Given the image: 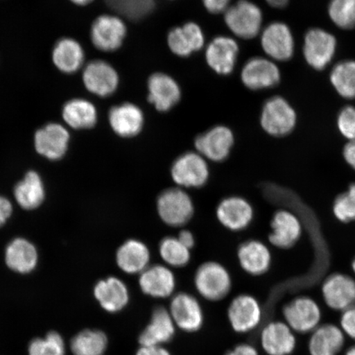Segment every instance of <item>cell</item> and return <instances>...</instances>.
Wrapping results in <instances>:
<instances>
[{"label":"cell","instance_id":"cell-1","mask_svg":"<svg viewBox=\"0 0 355 355\" xmlns=\"http://www.w3.org/2000/svg\"><path fill=\"white\" fill-rule=\"evenodd\" d=\"M193 282L199 295L211 302L224 300L232 288V275L225 266L217 261H207L200 265Z\"/></svg>","mask_w":355,"mask_h":355},{"label":"cell","instance_id":"cell-2","mask_svg":"<svg viewBox=\"0 0 355 355\" xmlns=\"http://www.w3.org/2000/svg\"><path fill=\"white\" fill-rule=\"evenodd\" d=\"M157 209L163 223L171 227H183L193 218L195 208L190 195L185 189L170 188L159 193Z\"/></svg>","mask_w":355,"mask_h":355},{"label":"cell","instance_id":"cell-3","mask_svg":"<svg viewBox=\"0 0 355 355\" xmlns=\"http://www.w3.org/2000/svg\"><path fill=\"white\" fill-rule=\"evenodd\" d=\"M171 175L177 187L199 189L209 180L210 168L202 155L188 152L180 155L172 164Z\"/></svg>","mask_w":355,"mask_h":355},{"label":"cell","instance_id":"cell-4","mask_svg":"<svg viewBox=\"0 0 355 355\" xmlns=\"http://www.w3.org/2000/svg\"><path fill=\"white\" fill-rule=\"evenodd\" d=\"M225 22L236 37L250 40L260 33L263 12L250 0H239L225 12Z\"/></svg>","mask_w":355,"mask_h":355},{"label":"cell","instance_id":"cell-5","mask_svg":"<svg viewBox=\"0 0 355 355\" xmlns=\"http://www.w3.org/2000/svg\"><path fill=\"white\" fill-rule=\"evenodd\" d=\"M260 122L261 128L268 135L282 137L294 130L297 115L285 98L274 96L265 102L261 110Z\"/></svg>","mask_w":355,"mask_h":355},{"label":"cell","instance_id":"cell-6","mask_svg":"<svg viewBox=\"0 0 355 355\" xmlns=\"http://www.w3.org/2000/svg\"><path fill=\"white\" fill-rule=\"evenodd\" d=\"M127 35V26L121 17L102 15L93 21L91 41L97 50L111 53L123 46Z\"/></svg>","mask_w":355,"mask_h":355},{"label":"cell","instance_id":"cell-7","mask_svg":"<svg viewBox=\"0 0 355 355\" xmlns=\"http://www.w3.org/2000/svg\"><path fill=\"white\" fill-rule=\"evenodd\" d=\"M70 139L68 128L59 123H48L35 131L34 148L44 158L60 161L68 152Z\"/></svg>","mask_w":355,"mask_h":355},{"label":"cell","instance_id":"cell-8","mask_svg":"<svg viewBox=\"0 0 355 355\" xmlns=\"http://www.w3.org/2000/svg\"><path fill=\"white\" fill-rule=\"evenodd\" d=\"M168 310L178 329L187 333L202 329L205 317L201 304L193 295L185 292L175 294Z\"/></svg>","mask_w":355,"mask_h":355},{"label":"cell","instance_id":"cell-9","mask_svg":"<svg viewBox=\"0 0 355 355\" xmlns=\"http://www.w3.org/2000/svg\"><path fill=\"white\" fill-rule=\"evenodd\" d=\"M230 327L239 334L254 331L263 319V309L255 297L239 295L232 301L227 310Z\"/></svg>","mask_w":355,"mask_h":355},{"label":"cell","instance_id":"cell-10","mask_svg":"<svg viewBox=\"0 0 355 355\" xmlns=\"http://www.w3.org/2000/svg\"><path fill=\"white\" fill-rule=\"evenodd\" d=\"M234 144V133L230 128L217 125L198 135L194 141L197 153L207 161L222 162L230 157Z\"/></svg>","mask_w":355,"mask_h":355},{"label":"cell","instance_id":"cell-11","mask_svg":"<svg viewBox=\"0 0 355 355\" xmlns=\"http://www.w3.org/2000/svg\"><path fill=\"white\" fill-rule=\"evenodd\" d=\"M82 79L92 94L105 98L116 92L119 76L114 67L104 60H93L84 66Z\"/></svg>","mask_w":355,"mask_h":355},{"label":"cell","instance_id":"cell-12","mask_svg":"<svg viewBox=\"0 0 355 355\" xmlns=\"http://www.w3.org/2000/svg\"><path fill=\"white\" fill-rule=\"evenodd\" d=\"M286 323L298 333L313 332L320 326L321 309L316 301L302 296L292 300L283 310Z\"/></svg>","mask_w":355,"mask_h":355},{"label":"cell","instance_id":"cell-13","mask_svg":"<svg viewBox=\"0 0 355 355\" xmlns=\"http://www.w3.org/2000/svg\"><path fill=\"white\" fill-rule=\"evenodd\" d=\"M336 51V39L325 30L313 28L305 35L304 55L314 69L322 70L331 63Z\"/></svg>","mask_w":355,"mask_h":355},{"label":"cell","instance_id":"cell-14","mask_svg":"<svg viewBox=\"0 0 355 355\" xmlns=\"http://www.w3.org/2000/svg\"><path fill=\"white\" fill-rule=\"evenodd\" d=\"M254 216V208L248 200L242 197L223 198L216 207L217 220L230 232H239L247 229Z\"/></svg>","mask_w":355,"mask_h":355},{"label":"cell","instance_id":"cell-15","mask_svg":"<svg viewBox=\"0 0 355 355\" xmlns=\"http://www.w3.org/2000/svg\"><path fill=\"white\" fill-rule=\"evenodd\" d=\"M176 277L166 265L149 266L140 274L139 285L141 292L150 298L164 300L175 295Z\"/></svg>","mask_w":355,"mask_h":355},{"label":"cell","instance_id":"cell-16","mask_svg":"<svg viewBox=\"0 0 355 355\" xmlns=\"http://www.w3.org/2000/svg\"><path fill=\"white\" fill-rule=\"evenodd\" d=\"M261 44L266 54L275 60L286 61L294 55V37L283 22H272L266 26L261 33Z\"/></svg>","mask_w":355,"mask_h":355},{"label":"cell","instance_id":"cell-17","mask_svg":"<svg viewBox=\"0 0 355 355\" xmlns=\"http://www.w3.org/2000/svg\"><path fill=\"white\" fill-rule=\"evenodd\" d=\"M281 72L276 64L263 57L248 60L241 71V81L252 91L263 90L277 86Z\"/></svg>","mask_w":355,"mask_h":355},{"label":"cell","instance_id":"cell-18","mask_svg":"<svg viewBox=\"0 0 355 355\" xmlns=\"http://www.w3.org/2000/svg\"><path fill=\"white\" fill-rule=\"evenodd\" d=\"M93 294L101 307L109 313L121 312L130 301V293L126 283L116 277L101 279L96 284Z\"/></svg>","mask_w":355,"mask_h":355},{"label":"cell","instance_id":"cell-19","mask_svg":"<svg viewBox=\"0 0 355 355\" xmlns=\"http://www.w3.org/2000/svg\"><path fill=\"white\" fill-rule=\"evenodd\" d=\"M239 52V44L233 38L219 35L207 47V63L217 74L227 76L233 73Z\"/></svg>","mask_w":355,"mask_h":355},{"label":"cell","instance_id":"cell-20","mask_svg":"<svg viewBox=\"0 0 355 355\" xmlns=\"http://www.w3.org/2000/svg\"><path fill=\"white\" fill-rule=\"evenodd\" d=\"M108 118L113 132L123 139L139 135L144 126L143 110L130 102L113 106L109 111Z\"/></svg>","mask_w":355,"mask_h":355},{"label":"cell","instance_id":"cell-21","mask_svg":"<svg viewBox=\"0 0 355 355\" xmlns=\"http://www.w3.org/2000/svg\"><path fill=\"white\" fill-rule=\"evenodd\" d=\"M148 100L159 112H168L181 99L180 87L170 75L153 73L148 79Z\"/></svg>","mask_w":355,"mask_h":355},{"label":"cell","instance_id":"cell-22","mask_svg":"<svg viewBox=\"0 0 355 355\" xmlns=\"http://www.w3.org/2000/svg\"><path fill=\"white\" fill-rule=\"evenodd\" d=\"M176 329L168 310L164 307L155 308L149 323L140 333V346H164L174 338Z\"/></svg>","mask_w":355,"mask_h":355},{"label":"cell","instance_id":"cell-23","mask_svg":"<svg viewBox=\"0 0 355 355\" xmlns=\"http://www.w3.org/2000/svg\"><path fill=\"white\" fill-rule=\"evenodd\" d=\"M205 42V35L196 22H186L182 26L172 28L167 35L170 50L177 56L186 58L201 51Z\"/></svg>","mask_w":355,"mask_h":355},{"label":"cell","instance_id":"cell-24","mask_svg":"<svg viewBox=\"0 0 355 355\" xmlns=\"http://www.w3.org/2000/svg\"><path fill=\"white\" fill-rule=\"evenodd\" d=\"M261 348L268 355H290L296 347L295 331L283 322H270L260 334Z\"/></svg>","mask_w":355,"mask_h":355},{"label":"cell","instance_id":"cell-25","mask_svg":"<svg viewBox=\"0 0 355 355\" xmlns=\"http://www.w3.org/2000/svg\"><path fill=\"white\" fill-rule=\"evenodd\" d=\"M322 296L328 307L345 311L355 304V281L343 274L328 277L322 286Z\"/></svg>","mask_w":355,"mask_h":355},{"label":"cell","instance_id":"cell-26","mask_svg":"<svg viewBox=\"0 0 355 355\" xmlns=\"http://www.w3.org/2000/svg\"><path fill=\"white\" fill-rule=\"evenodd\" d=\"M115 261L123 273L140 275L150 266V252L144 242L130 239L119 247Z\"/></svg>","mask_w":355,"mask_h":355},{"label":"cell","instance_id":"cell-27","mask_svg":"<svg viewBox=\"0 0 355 355\" xmlns=\"http://www.w3.org/2000/svg\"><path fill=\"white\" fill-rule=\"evenodd\" d=\"M4 260L8 268L19 274H29L37 268L39 260L37 248L25 238H15L8 244Z\"/></svg>","mask_w":355,"mask_h":355},{"label":"cell","instance_id":"cell-28","mask_svg":"<svg viewBox=\"0 0 355 355\" xmlns=\"http://www.w3.org/2000/svg\"><path fill=\"white\" fill-rule=\"evenodd\" d=\"M52 62L60 72L74 74L84 66L85 51L77 40L71 37L61 38L53 48Z\"/></svg>","mask_w":355,"mask_h":355},{"label":"cell","instance_id":"cell-29","mask_svg":"<svg viewBox=\"0 0 355 355\" xmlns=\"http://www.w3.org/2000/svg\"><path fill=\"white\" fill-rule=\"evenodd\" d=\"M272 232L269 241L279 248H288L295 245L302 234L301 222L292 212L279 211L274 215L272 224Z\"/></svg>","mask_w":355,"mask_h":355},{"label":"cell","instance_id":"cell-30","mask_svg":"<svg viewBox=\"0 0 355 355\" xmlns=\"http://www.w3.org/2000/svg\"><path fill=\"white\" fill-rule=\"evenodd\" d=\"M62 118L67 127L74 130H87L96 125L98 112L90 101L73 98L63 105Z\"/></svg>","mask_w":355,"mask_h":355},{"label":"cell","instance_id":"cell-31","mask_svg":"<svg viewBox=\"0 0 355 355\" xmlns=\"http://www.w3.org/2000/svg\"><path fill=\"white\" fill-rule=\"evenodd\" d=\"M13 195L19 206L26 211H33L41 207L46 199V188L39 173L29 171L24 179L17 183Z\"/></svg>","mask_w":355,"mask_h":355},{"label":"cell","instance_id":"cell-32","mask_svg":"<svg viewBox=\"0 0 355 355\" xmlns=\"http://www.w3.org/2000/svg\"><path fill=\"white\" fill-rule=\"evenodd\" d=\"M238 260L244 272L252 276H260L269 270L272 263V254L263 243L248 241L239 246Z\"/></svg>","mask_w":355,"mask_h":355},{"label":"cell","instance_id":"cell-33","mask_svg":"<svg viewBox=\"0 0 355 355\" xmlns=\"http://www.w3.org/2000/svg\"><path fill=\"white\" fill-rule=\"evenodd\" d=\"M344 332L333 324H324L312 332L309 343L311 355H337L345 345Z\"/></svg>","mask_w":355,"mask_h":355},{"label":"cell","instance_id":"cell-34","mask_svg":"<svg viewBox=\"0 0 355 355\" xmlns=\"http://www.w3.org/2000/svg\"><path fill=\"white\" fill-rule=\"evenodd\" d=\"M70 346L74 355H104L108 338L100 330H84L73 337Z\"/></svg>","mask_w":355,"mask_h":355},{"label":"cell","instance_id":"cell-35","mask_svg":"<svg viewBox=\"0 0 355 355\" xmlns=\"http://www.w3.org/2000/svg\"><path fill=\"white\" fill-rule=\"evenodd\" d=\"M331 83L340 96L355 99V61L345 60L334 67Z\"/></svg>","mask_w":355,"mask_h":355},{"label":"cell","instance_id":"cell-36","mask_svg":"<svg viewBox=\"0 0 355 355\" xmlns=\"http://www.w3.org/2000/svg\"><path fill=\"white\" fill-rule=\"evenodd\" d=\"M159 254L168 268H184L191 260V250L174 236L164 238L159 244Z\"/></svg>","mask_w":355,"mask_h":355},{"label":"cell","instance_id":"cell-37","mask_svg":"<svg viewBox=\"0 0 355 355\" xmlns=\"http://www.w3.org/2000/svg\"><path fill=\"white\" fill-rule=\"evenodd\" d=\"M114 12L128 20L139 21L150 15L155 8V0H105Z\"/></svg>","mask_w":355,"mask_h":355},{"label":"cell","instance_id":"cell-38","mask_svg":"<svg viewBox=\"0 0 355 355\" xmlns=\"http://www.w3.org/2000/svg\"><path fill=\"white\" fill-rule=\"evenodd\" d=\"M328 12L334 24L343 29L355 26V0H331Z\"/></svg>","mask_w":355,"mask_h":355},{"label":"cell","instance_id":"cell-39","mask_svg":"<svg viewBox=\"0 0 355 355\" xmlns=\"http://www.w3.org/2000/svg\"><path fill=\"white\" fill-rule=\"evenodd\" d=\"M29 355H64L63 338L55 331L49 332L44 338H37L30 343Z\"/></svg>","mask_w":355,"mask_h":355},{"label":"cell","instance_id":"cell-40","mask_svg":"<svg viewBox=\"0 0 355 355\" xmlns=\"http://www.w3.org/2000/svg\"><path fill=\"white\" fill-rule=\"evenodd\" d=\"M333 212L341 222L355 220V184L350 186L347 192L336 199Z\"/></svg>","mask_w":355,"mask_h":355},{"label":"cell","instance_id":"cell-41","mask_svg":"<svg viewBox=\"0 0 355 355\" xmlns=\"http://www.w3.org/2000/svg\"><path fill=\"white\" fill-rule=\"evenodd\" d=\"M337 126L346 139L355 141V107L346 106L339 114Z\"/></svg>","mask_w":355,"mask_h":355},{"label":"cell","instance_id":"cell-42","mask_svg":"<svg viewBox=\"0 0 355 355\" xmlns=\"http://www.w3.org/2000/svg\"><path fill=\"white\" fill-rule=\"evenodd\" d=\"M340 329L345 336L355 340V304L343 311L340 318Z\"/></svg>","mask_w":355,"mask_h":355},{"label":"cell","instance_id":"cell-43","mask_svg":"<svg viewBox=\"0 0 355 355\" xmlns=\"http://www.w3.org/2000/svg\"><path fill=\"white\" fill-rule=\"evenodd\" d=\"M230 0H202L206 10L212 15H219L229 8Z\"/></svg>","mask_w":355,"mask_h":355},{"label":"cell","instance_id":"cell-44","mask_svg":"<svg viewBox=\"0 0 355 355\" xmlns=\"http://www.w3.org/2000/svg\"><path fill=\"white\" fill-rule=\"evenodd\" d=\"M12 211V202L6 197L0 194V228L10 219Z\"/></svg>","mask_w":355,"mask_h":355},{"label":"cell","instance_id":"cell-45","mask_svg":"<svg viewBox=\"0 0 355 355\" xmlns=\"http://www.w3.org/2000/svg\"><path fill=\"white\" fill-rule=\"evenodd\" d=\"M135 355H172L164 346H140Z\"/></svg>","mask_w":355,"mask_h":355},{"label":"cell","instance_id":"cell-46","mask_svg":"<svg viewBox=\"0 0 355 355\" xmlns=\"http://www.w3.org/2000/svg\"><path fill=\"white\" fill-rule=\"evenodd\" d=\"M225 355H259L254 346L250 344H239L230 350Z\"/></svg>","mask_w":355,"mask_h":355},{"label":"cell","instance_id":"cell-47","mask_svg":"<svg viewBox=\"0 0 355 355\" xmlns=\"http://www.w3.org/2000/svg\"><path fill=\"white\" fill-rule=\"evenodd\" d=\"M179 241L184 244V246L192 250L195 245V237L192 232L189 230H182L179 235H178Z\"/></svg>","mask_w":355,"mask_h":355},{"label":"cell","instance_id":"cell-48","mask_svg":"<svg viewBox=\"0 0 355 355\" xmlns=\"http://www.w3.org/2000/svg\"><path fill=\"white\" fill-rule=\"evenodd\" d=\"M344 157L346 162L355 170V141L346 144L344 148Z\"/></svg>","mask_w":355,"mask_h":355},{"label":"cell","instance_id":"cell-49","mask_svg":"<svg viewBox=\"0 0 355 355\" xmlns=\"http://www.w3.org/2000/svg\"><path fill=\"white\" fill-rule=\"evenodd\" d=\"M273 8H284L287 6L288 0H266Z\"/></svg>","mask_w":355,"mask_h":355},{"label":"cell","instance_id":"cell-50","mask_svg":"<svg viewBox=\"0 0 355 355\" xmlns=\"http://www.w3.org/2000/svg\"><path fill=\"white\" fill-rule=\"evenodd\" d=\"M69 1L77 6H87L88 4L94 2V0H69Z\"/></svg>","mask_w":355,"mask_h":355},{"label":"cell","instance_id":"cell-51","mask_svg":"<svg viewBox=\"0 0 355 355\" xmlns=\"http://www.w3.org/2000/svg\"><path fill=\"white\" fill-rule=\"evenodd\" d=\"M345 355H355V345L352 346V347H350L347 352H346Z\"/></svg>","mask_w":355,"mask_h":355},{"label":"cell","instance_id":"cell-52","mask_svg":"<svg viewBox=\"0 0 355 355\" xmlns=\"http://www.w3.org/2000/svg\"><path fill=\"white\" fill-rule=\"evenodd\" d=\"M352 268H353L354 272L355 274V259H354V261H353V263H352Z\"/></svg>","mask_w":355,"mask_h":355}]
</instances>
